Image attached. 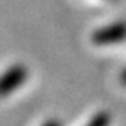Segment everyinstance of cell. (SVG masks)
<instances>
[{
    "label": "cell",
    "instance_id": "cell-3",
    "mask_svg": "<svg viewBox=\"0 0 126 126\" xmlns=\"http://www.w3.org/2000/svg\"><path fill=\"white\" fill-rule=\"evenodd\" d=\"M110 122H111V117L108 112H99L90 120L87 126H110Z\"/></svg>",
    "mask_w": 126,
    "mask_h": 126
},
{
    "label": "cell",
    "instance_id": "cell-4",
    "mask_svg": "<svg viewBox=\"0 0 126 126\" xmlns=\"http://www.w3.org/2000/svg\"><path fill=\"white\" fill-rule=\"evenodd\" d=\"M43 126H62V125H61V122H59V120H55V119H53V120L46 122Z\"/></svg>",
    "mask_w": 126,
    "mask_h": 126
},
{
    "label": "cell",
    "instance_id": "cell-5",
    "mask_svg": "<svg viewBox=\"0 0 126 126\" xmlns=\"http://www.w3.org/2000/svg\"><path fill=\"white\" fill-rule=\"evenodd\" d=\"M120 82L126 87V68H125V70L122 71V73H120Z\"/></svg>",
    "mask_w": 126,
    "mask_h": 126
},
{
    "label": "cell",
    "instance_id": "cell-2",
    "mask_svg": "<svg viewBox=\"0 0 126 126\" xmlns=\"http://www.w3.org/2000/svg\"><path fill=\"white\" fill-rule=\"evenodd\" d=\"M91 41L97 46H110L126 41V21H117L96 29L91 35Z\"/></svg>",
    "mask_w": 126,
    "mask_h": 126
},
{
    "label": "cell",
    "instance_id": "cell-1",
    "mask_svg": "<svg viewBox=\"0 0 126 126\" xmlns=\"http://www.w3.org/2000/svg\"><path fill=\"white\" fill-rule=\"evenodd\" d=\"M29 71L24 65L15 64L11 65L3 75H0V97H6L15 90H18L28 80Z\"/></svg>",
    "mask_w": 126,
    "mask_h": 126
}]
</instances>
